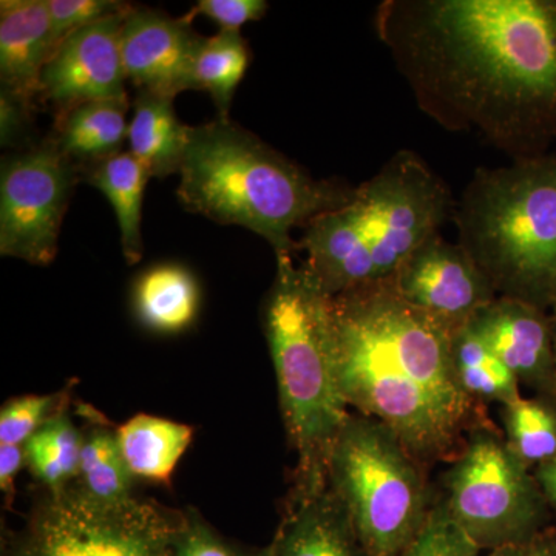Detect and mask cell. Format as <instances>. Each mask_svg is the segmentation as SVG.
<instances>
[{
    "instance_id": "obj_20",
    "label": "cell",
    "mask_w": 556,
    "mask_h": 556,
    "mask_svg": "<svg viewBox=\"0 0 556 556\" xmlns=\"http://www.w3.org/2000/svg\"><path fill=\"white\" fill-rule=\"evenodd\" d=\"M116 438L135 479L167 485L192 444L193 427L139 413L116 427Z\"/></svg>"
},
{
    "instance_id": "obj_2",
    "label": "cell",
    "mask_w": 556,
    "mask_h": 556,
    "mask_svg": "<svg viewBox=\"0 0 556 556\" xmlns=\"http://www.w3.org/2000/svg\"><path fill=\"white\" fill-rule=\"evenodd\" d=\"M331 317L348 407L390 428L427 470L452 463L471 431L490 424L457 380L455 332L409 305L391 280L331 298Z\"/></svg>"
},
{
    "instance_id": "obj_1",
    "label": "cell",
    "mask_w": 556,
    "mask_h": 556,
    "mask_svg": "<svg viewBox=\"0 0 556 556\" xmlns=\"http://www.w3.org/2000/svg\"><path fill=\"white\" fill-rule=\"evenodd\" d=\"M380 42L417 108L514 160L556 139V0H386Z\"/></svg>"
},
{
    "instance_id": "obj_18",
    "label": "cell",
    "mask_w": 556,
    "mask_h": 556,
    "mask_svg": "<svg viewBox=\"0 0 556 556\" xmlns=\"http://www.w3.org/2000/svg\"><path fill=\"white\" fill-rule=\"evenodd\" d=\"M129 123V152L148 169L150 178L179 174L190 130L178 119L174 98L138 91Z\"/></svg>"
},
{
    "instance_id": "obj_29",
    "label": "cell",
    "mask_w": 556,
    "mask_h": 556,
    "mask_svg": "<svg viewBox=\"0 0 556 556\" xmlns=\"http://www.w3.org/2000/svg\"><path fill=\"white\" fill-rule=\"evenodd\" d=\"M174 556H270L269 546L247 548L219 535L197 508L181 510Z\"/></svg>"
},
{
    "instance_id": "obj_14",
    "label": "cell",
    "mask_w": 556,
    "mask_h": 556,
    "mask_svg": "<svg viewBox=\"0 0 556 556\" xmlns=\"http://www.w3.org/2000/svg\"><path fill=\"white\" fill-rule=\"evenodd\" d=\"M519 383L536 396L556 399V365L551 314L519 302L496 298L470 320Z\"/></svg>"
},
{
    "instance_id": "obj_12",
    "label": "cell",
    "mask_w": 556,
    "mask_h": 556,
    "mask_svg": "<svg viewBox=\"0 0 556 556\" xmlns=\"http://www.w3.org/2000/svg\"><path fill=\"white\" fill-rule=\"evenodd\" d=\"M130 11L80 28L56 47L40 76L39 97L60 115L87 102L129 101L119 35Z\"/></svg>"
},
{
    "instance_id": "obj_22",
    "label": "cell",
    "mask_w": 556,
    "mask_h": 556,
    "mask_svg": "<svg viewBox=\"0 0 556 556\" xmlns=\"http://www.w3.org/2000/svg\"><path fill=\"white\" fill-rule=\"evenodd\" d=\"M149 179L148 169L130 152L116 153L86 167V181L101 190L115 211L121 248L129 265H137L144 254L142 201Z\"/></svg>"
},
{
    "instance_id": "obj_27",
    "label": "cell",
    "mask_w": 556,
    "mask_h": 556,
    "mask_svg": "<svg viewBox=\"0 0 556 556\" xmlns=\"http://www.w3.org/2000/svg\"><path fill=\"white\" fill-rule=\"evenodd\" d=\"M401 556H482V552L453 521L437 492L426 521Z\"/></svg>"
},
{
    "instance_id": "obj_16",
    "label": "cell",
    "mask_w": 556,
    "mask_h": 556,
    "mask_svg": "<svg viewBox=\"0 0 556 556\" xmlns=\"http://www.w3.org/2000/svg\"><path fill=\"white\" fill-rule=\"evenodd\" d=\"M56 51L47 0L0 2V80L2 90L33 102L40 76Z\"/></svg>"
},
{
    "instance_id": "obj_26",
    "label": "cell",
    "mask_w": 556,
    "mask_h": 556,
    "mask_svg": "<svg viewBox=\"0 0 556 556\" xmlns=\"http://www.w3.org/2000/svg\"><path fill=\"white\" fill-rule=\"evenodd\" d=\"M504 439L527 467L556 457V399L519 397L503 407Z\"/></svg>"
},
{
    "instance_id": "obj_32",
    "label": "cell",
    "mask_w": 556,
    "mask_h": 556,
    "mask_svg": "<svg viewBox=\"0 0 556 556\" xmlns=\"http://www.w3.org/2000/svg\"><path fill=\"white\" fill-rule=\"evenodd\" d=\"M33 102L10 93L0 91V146L17 148L27 137L31 124Z\"/></svg>"
},
{
    "instance_id": "obj_11",
    "label": "cell",
    "mask_w": 556,
    "mask_h": 556,
    "mask_svg": "<svg viewBox=\"0 0 556 556\" xmlns=\"http://www.w3.org/2000/svg\"><path fill=\"white\" fill-rule=\"evenodd\" d=\"M390 280L409 305L452 332L470 324L497 298L470 255L459 243H448L441 232L424 241Z\"/></svg>"
},
{
    "instance_id": "obj_34",
    "label": "cell",
    "mask_w": 556,
    "mask_h": 556,
    "mask_svg": "<svg viewBox=\"0 0 556 556\" xmlns=\"http://www.w3.org/2000/svg\"><path fill=\"white\" fill-rule=\"evenodd\" d=\"M482 556H556V532L546 530L526 543L496 548Z\"/></svg>"
},
{
    "instance_id": "obj_35",
    "label": "cell",
    "mask_w": 556,
    "mask_h": 556,
    "mask_svg": "<svg viewBox=\"0 0 556 556\" xmlns=\"http://www.w3.org/2000/svg\"><path fill=\"white\" fill-rule=\"evenodd\" d=\"M533 475L546 496L548 506L556 514V457L535 467Z\"/></svg>"
},
{
    "instance_id": "obj_5",
    "label": "cell",
    "mask_w": 556,
    "mask_h": 556,
    "mask_svg": "<svg viewBox=\"0 0 556 556\" xmlns=\"http://www.w3.org/2000/svg\"><path fill=\"white\" fill-rule=\"evenodd\" d=\"M277 273L263 328L276 371L281 417L298 455L291 490L313 492L328 482L329 452L351 409L336 369L331 298L305 263L276 254Z\"/></svg>"
},
{
    "instance_id": "obj_13",
    "label": "cell",
    "mask_w": 556,
    "mask_h": 556,
    "mask_svg": "<svg viewBox=\"0 0 556 556\" xmlns=\"http://www.w3.org/2000/svg\"><path fill=\"white\" fill-rule=\"evenodd\" d=\"M203 39L193 30L189 16L131 10L119 35L126 78L139 91L175 100L182 91L193 90V64Z\"/></svg>"
},
{
    "instance_id": "obj_17",
    "label": "cell",
    "mask_w": 556,
    "mask_h": 556,
    "mask_svg": "<svg viewBox=\"0 0 556 556\" xmlns=\"http://www.w3.org/2000/svg\"><path fill=\"white\" fill-rule=\"evenodd\" d=\"M201 291L192 270L178 263L155 265L138 277L131 308L141 327L155 334L188 331L199 318Z\"/></svg>"
},
{
    "instance_id": "obj_36",
    "label": "cell",
    "mask_w": 556,
    "mask_h": 556,
    "mask_svg": "<svg viewBox=\"0 0 556 556\" xmlns=\"http://www.w3.org/2000/svg\"><path fill=\"white\" fill-rule=\"evenodd\" d=\"M552 321V339H554V354H555V365H556V311L551 314Z\"/></svg>"
},
{
    "instance_id": "obj_3",
    "label": "cell",
    "mask_w": 556,
    "mask_h": 556,
    "mask_svg": "<svg viewBox=\"0 0 556 556\" xmlns=\"http://www.w3.org/2000/svg\"><path fill=\"white\" fill-rule=\"evenodd\" d=\"M182 207L218 225H236L294 254L292 230L345 206L354 189L316 179L230 118L192 127L179 169Z\"/></svg>"
},
{
    "instance_id": "obj_21",
    "label": "cell",
    "mask_w": 556,
    "mask_h": 556,
    "mask_svg": "<svg viewBox=\"0 0 556 556\" xmlns=\"http://www.w3.org/2000/svg\"><path fill=\"white\" fill-rule=\"evenodd\" d=\"M129 108L130 101H97L62 113L54 146L78 167L116 155L129 135Z\"/></svg>"
},
{
    "instance_id": "obj_10",
    "label": "cell",
    "mask_w": 556,
    "mask_h": 556,
    "mask_svg": "<svg viewBox=\"0 0 556 556\" xmlns=\"http://www.w3.org/2000/svg\"><path fill=\"white\" fill-rule=\"evenodd\" d=\"M54 142L13 153L0 169V254L47 266L56 258L62 219L78 169Z\"/></svg>"
},
{
    "instance_id": "obj_25",
    "label": "cell",
    "mask_w": 556,
    "mask_h": 556,
    "mask_svg": "<svg viewBox=\"0 0 556 556\" xmlns=\"http://www.w3.org/2000/svg\"><path fill=\"white\" fill-rule=\"evenodd\" d=\"M251 61V51L240 31L219 30L204 38L193 64V90L207 91L219 118H229L233 94Z\"/></svg>"
},
{
    "instance_id": "obj_31",
    "label": "cell",
    "mask_w": 556,
    "mask_h": 556,
    "mask_svg": "<svg viewBox=\"0 0 556 556\" xmlns=\"http://www.w3.org/2000/svg\"><path fill=\"white\" fill-rule=\"evenodd\" d=\"M265 0H200L188 16L204 14L219 25V30L240 31L248 22L262 20L268 11Z\"/></svg>"
},
{
    "instance_id": "obj_30",
    "label": "cell",
    "mask_w": 556,
    "mask_h": 556,
    "mask_svg": "<svg viewBox=\"0 0 556 556\" xmlns=\"http://www.w3.org/2000/svg\"><path fill=\"white\" fill-rule=\"evenodd\" d=\"M49 7L51 33L54 43L109 17L118 16L134 9L130 3L119 0H47Z\"/></svg>"
},
{
    "instance_id": "obj_19",
    "label": "cell",
    "mask_w": 556,
    "mask_h": 556,
    "mask_svg": "<svg viewBox=\"0 0 556 556\" xmlns=\"http://www.w3.org/2000/svg\"><path fill=\"white\" fill-rule=\"evenodd\" d=\"M78 415L83 416L84 424L79 427L83 441L75 485L91 500L109 506L134 500L137 479L130 473L121 453L116 427L87 404H78Z\"/></svg>"
},
{
    "instance_id": "obj_9",
    "label": "cell",
    "mask_w": 556,
    "mask_h": 556,
    "mask_svg": "<svg viewBox=\"0 0 556 556\" xmlns=\"http://www.w3.org/2000/svg\"><path fill=\"white\" fill-rule=\"evenodd\" d=\"M439 495L481 552L526 543L546 532L551 518L535 475L492 422L471 431L448 464Z\"/></svg>"
},
{
    "instance_id": "obj_6",
    "label": "cell",
    "mask_w": 556,
    "mask_h": 556,
    "mask_svg": "<svg viewBox=\"0 0 556 556\" xmlns=\"http://www.w3.org/2000/svg\"><path fill=\"white\" fill-rule=\"evenodd\" d=\"M453 218L457 243L497 298L556 311V156L478 169Z\"/></svg>"
},
{
    "instance_id": "obj_28",
    "label": "cell",
    "mask_w": 556,
    "mask_h": 556,
    "mask_svg": "<svg viewBox=\"0 0 556 556\" xmlns=\"http://www.w3.org/2000/svg\"><path fill=\"white\" fill-rule=\"evenodd\" d=\"M68 405L67 390L56 394H46V396L28 394V396L10 399L0 409V444L24 447L28 439L51 416Z\"/></svg>"
},
{
    "instance_id": "obj_33",
    "label": "cell",
    "mask_w": 556,
    "mask_h": 556,
    "mask_svg": "<svg viewBox=\"0 0 556 556\" xmlns=\"http://www.w3.org/2000/svg\"><path fill=\"white\" fill-rule=\"evenodd\" d=\"M22 467H25L24 447L0 444V492L7 507L13 504L16 495V478Z\"/></svg>"
},
{
    "instance_id": "obj_15",
    "label": "cell",
    "mask_w": 556,
    "mask_h": 556,
    "mask_svg": "<svg viewBox=\"0 0 556 556\" xmlns=\"http://www.w3.org/2000/svg\"><path fill=\"white\" fill-rule=\"evenodd\" d=\"M269 552L270 556H369L328 482L313 492H289Z\"/></svg>"
},
{
    "instance_id": "obj_7",
    "label": "cell",
    "mask_w": 556,
    "mask_h": 556,
    "mask_svg": "<svg viewBox=\"0 0 556 556\" xmlns=\"http://www.w3.org/2000/svg\"><path fill=\"white\" fill-rule=\"evenodd\" d=\"M427 471L390 428L351 412L327 478L369 556H401L419 532L434 496Z\"/></svg>"
},
{
    "instance_id": "obj_8",
    "label": "cell",
    "mask_w": 556,
    "mask_h": 556,
    "mask_svg": "<svg viewBox=\"0 0 556 556\" xmlns=\"http://www.w3.org/2000/svg\"><path fill=\"white\" fill-rule=\"evenodd\" d=\"M179 519L181 510L142 497L109 506L75 484L43 490L24 526L3 536L2 556H174Z\"/></svg>"
},
{
    "instance_id": "obj_4",
    "label": "cell",
    "mask_w": 556,
    "mask_h": 556,
    "mask_svg": "<svg viewBox=\"0 0 556 556\" xmlns=\"http://www.w3.org/2000/svg\"><path fill=\"white\" fill-rule=\"evenodd\" d=\"M456 201L426 161L401 150L354 189L345 206L318 215L299 251L329 295L393 278L402 263L453 217Z\"/></svg>"
},
{
    "instance_id": "obj_23",
    "label": "cell",
    "mask_w": 556,
    "mask_h": 556,
    "mask_svg": "<svg viewBox=\"0 0 556 556\" xmlns=\"http://www.w3.org/2000/svg\"><path fill=\"white\" fill-rule=\"evenodd\" d=\"M452 356L460 387L478 404L497 402L504 407L521 397L517 376L470 325L453 334Z\"/></svg>"
},
{
    "instance_id": "obj_24",
    "label": "cell",
    "mask_w": 556,
    "mask_h": 556,
    "mask_svg": "<svg viewBox=\"0 0 556 556\" xmlns=\"http://www.w3.org/2000/svg\"><path fill=\"white\" fill-rule=\"evenodd\" d=\"M68 407L51 416L24 445L25 467L49 492H61L78 479L83 437Z\"/></svg>"
}]
</instances>
